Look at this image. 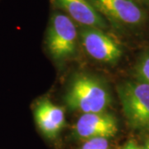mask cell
<instances>
[{"label":"cell","mask_w":149,"mask_h":149,"mask_svg":"<svg viewBox=\"0 0 149 149\" xmlns=\"http://www.w3.org/2000/svg\"><path fill=\"white\" fill-rule=\"evenodd\" d=\"M64 100L70 109L90 113L106 112L111 97L102 81L89 74H82L71 80Z\"/></svg>","instance_id":"6da1fadb"},{"label":"cell","mask_w":149,"mask_h":149,"mask_svg":"<svg viewBox=\"0 0 149 149\" xmlns=\"http://www.w3.org/2000/svg\"><path fill=\"white\" fill-rule=\"evenodd\" d=\"M123 114L131 128L149 132V85L136 80L118 86Z\"/></svg>","instance_id":"7a4b0ae2"},{"label":"cell","mask_w":149,"mask_h":149,"mask_svg":"<svg viewBox=\"0 0 149 149\" xmlns=\"http://www.w3.org/2000/svg\"><path fill=\"white\" fill-rule=\"evenodd\" d=\"M77 41L78 31L74 22L65 13H53L47 35V46L52 57L57 61L72 57L76 52Z\"/></svg>","instance_id":"3957f363"},{"label":"cell","mask_w":149,"mask_h":149,"mask_svg":"<svg viewBox=\"0 0 149 149\" xmlns=\"http://www.w3.org/2000/svg\"><path fill=\"white\" fill-rule=\"evenodd\" d=\"M79 37L86 53L98 61L114 63L122 55L120 46L102 29L83 27Z\"/></svg>","instance_id":"277c9868"},{"label":"cell","mask_w":149,"mask_h":149,"mask_svg":"<svg viewBox=\"0 0 149 149\" xmlns=\"http://www.w3.org/2000/svg\"><path fill=\"white\" fill-rule=\"evenodd\" d=\"M104 17L125 27L141 25L146 19L143 9L135 0H91Z\"/></svg>","instance_id":"5b68a950"},{"label":"cell","mask_w":149,"mask_h":149,"mask_svg":"<svg viewBox=\"0 0 149 149\" xmlns=\"http://www.w3.org/2000/svg\"><path fill=\"white\" fill-rule=\"evenodd\" d=\"M118 131L116 118L107 112L83 113L74 126V134L81 140L110 139Z\"/></svg>","instance_id":"8992f818"},{"label":"cell","mask_w":149,"mask_h":149,"mask_svg":"<svg viewBox=\"0 0 149 149\" xmlns=\"http://www.w3.org/2000/svg\"><path fill=\"white\" fill-rule=\"evenodd\" d=\"M34 118L38 128L49 139H56L65 124L64 109L45 98L37 102Z\"/></svg>","instance_id":"52a82bcc"},{"label":"cell","mask_w":149,"mask_h":149,"mask_svg":"<svg viewBox=\"0 0 149 149\" xmlns=\"http://www.w3.org/2000/svg\"><path fill=\"white\" fill-rule=\"evenodd\" d=\"M74 22L83 27L105 29L107 22L91 0H53Z\"/></svg>","instance_id":"ba28073f"},{"label":"cell","mask_w":149,"mask_h":149,"mask_svg":"<svg viewBox=\"0 0 149 149\" xmlns=\"http://www.w3.org/2000/svg\"><path fill=\"white\" fill-rule=\"evenodd\" d=\"M136 74L138 80L149 85V53L140 59L137 65Z\"/></svg>","instance_id":"9c48e42d"},{"label":"cell","mask_w":149,"mask_h":149,"mask_svg":"<svg viewBox=\"0 0 149 149\" xmlns=\"http://www.w3.org/2000/svg\"><path fill=\"white\" fill-rule=\"evenodd\" d=\"M79 149H109V144L107 139L97 138L85 141Z\"/></svg>","instance_id":"30bf717a"},{"label":"cell","mask_w":149,"mask_h":149,"mask_svg":"<svg viewBox=\"0 0 149 149\" xmlns=\"http://www.w3.org/2000/svg\"><path fill=\"white\" fill-rule=\"evenodd\" d=\"M127 144H128V148L129 149H143L141 148H139V146L137 145V143L135 142H133V141H128Z\"/></svg>","instance_id":"8fae6325"},{"label":"cell","mask_w":149,"mask_h":149,"mask_svg":"<svg viewBox=\"0 0 149 149\" xmlns=\"http://www.w3.org/2000/svg\"><path fill=\"white\" fill-rule=\"evenodd\" d=\"M143 149H149V140L146 143V144H145V146H144V148Z\"/></svg>","instance_id":"7c38bea8"},{"label":"cell","mask_w":149,"mask_h":149,"mask_svg":"<svg viewBox=\"0 0 149 149\" xmlns=\"http://www.w3.org/2000/svg\"><path fill=\"white\" fill-rule=\"evenodd\" d=\"M121 149H129V148H128V144H127V143L125 144V145H124V146H123V148Z\"/></svg>","instance_id":"4fadbf2b"},{"label":"cell","mask_w":149,"mask_h":149,"mask_svg":"<svg viewBox=\"0 0 149 149\" xmlns=\"http://www.w3.org/2000/svg\"><path fill=\"white\" fill-rule=\"evenodd\" d=\"M142 1H143L145 3H147L148 4H149V0H142Z\"/></svg>","instance_id":"5bb4252c"}]
</instances>
